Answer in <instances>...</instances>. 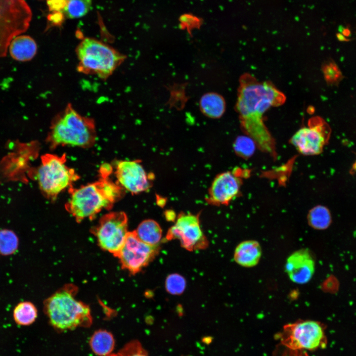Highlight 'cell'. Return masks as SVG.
<instances>
[{
  "label": "cell",
  "instance_id": "44dd1931",
  "mask_svg": "<svg viewBox=\"0 0 356 356\" xmlns=\"http://www.w3.org/2000/svg\"><path fill=\"white\" fill-rule=\"evenodd\" d=\"M13 315L15 322L18 325L28 326L36 320L38 312L33 304L29 302H23L16 306Z\"/></svg>",
  "mask_w": 356,
  "mask_h": 356
},
{
  "label": "cell",
  "instance_id": "9c48e42d",
  "mask_svg": "<svg viewBox=\"0 0 356 356\" xmlns=\"http://www.w3.org/2000/svg\"><path fill=\"white\" fill-rule=\"evenodd\" d=\"M91 231L96 237L100 248L116 257L129 232L127 216L122 211L105 214Z\"/></svg>",
  "mask_w": 356,
  "mask_h": 356
},
{
  "label": "cell",
  "instance_id": "cb8c5ba5",
  "mask_svg": "<svg viewBox=\"0 0 356 356\" xmlns=\"http://www.w3.org/2000/svg\"><path fill=\"white\" fill-rule=\"evenodd\" d=\"M257 144L255 141L247 135L238 136L233 143V149L238 156L248 158L255 152Z\"/></svg>",
  "mask_w": 356,
  "mask_h": 356
},
{
  "label": "cell",
  "instance_id": "ac0fdd59",
  "mask_svg": "<svg viewBox=\"0 0 356 356\" xmlns=\"http://www.w3.org/2000/svg\"><path fill=\"white\" fill-rule=\"evenodd\" d=\"M89 344L91 350L96 355L107 356L112 353L114 349L115 339L110 332L99 329L92 335Z\"/></svg>",
  "mask_w": 356,
  "mask_h": 356
},
{
  "label": "cell",
  "instance_id": "ba28073f",
  "mask_svg": "<svg viewBox=\"0 0 356 356\" xmlns=\"http://www.w3.org/2000/svg\"><path fill=\"white\" fill-rule=\"evenodd\" d=\"M31 19L25 0H0V58L6 55L12 40L28 29Z\"/></svg>",
  "mask_w": 356,
  "mask_h": 356
},
{
  "label": "cell",
  "instance_id": "484cf974",
  "mask_svg": "<svg viewBox=\"0 0 356 356\" xmlns=\"http://www.w3.org/2000/svg\"><path fill=\"white\" fill-rule=\"evenodd\" d=\"M165 287L168 293L173 295H180L185 289L186 280L179 274L172 273L166 278Z\"/></svg>",
  "mask_w": 356,
  "mask_h": 356
},
{
  "label": "cell",
  "instance_id": "5bb4252c",
  "mask_svg": "<svg viewBox=\"0 0 356 356\" xmlns=\"http://www.w3.org/2000/svg\"><path fill=\"white\" fill-rule=\"evenodd\" d=\"M241 180L233 172H225L218 175L209 190L207 200L215 205H227L239 194Z\"/></svg>",
  "mask_w": 356,
  "mask_h": 356
},
{
  "label": "cell",
  "instance_id": "30bf717a",
  "mask_svg": "<svg viewBox=\"0 0 356 356\" xmlns=\"http://www.w3.org/2000/svg\"><path fill=\"white\" fill-rule=\"evenodd\" d=\"M159 250V246L150 245L141 241L134 230L128 232L123 246L115 257L118 258L123 269L134 275L154 259Z\"/></svg>",
  "mask_w": 356,
  "mask_h": 356
},
{
  "label": "cell",
  "instance_id": "52a82bcc",
  "mask_svg": "<svg viewBox=\"0 0 356 356\" xmlns=\"http://www.w3.org/2000/svg\"><path fill=\"white\" fill-rule=\"evenodd\" d=\"M325 329V325L319 321L300 320L285 325L282 331L277 334V338L292 350L313 351L327 346Z\"/></svg>",
  "mask_w": 356,
  "mask_h": 356
},
{
  "label": "cell",
  "instance_id": "8fae6325",
  "mask_svg": "<svg viewBox=\"0 0 356 356\" xmlns=\"http://www.w3.org/2000/svg\"><path fill=\"white\" fill-rule=\"evenodd\" d=\"M330 134L327 123L320 117L315 116L309 120L307 126L302 127L293 135L290 142L301 154L317 155L322 151Z\"/></svg>",
  "mask_w": 356,
  "mask_h": 356
},
{
  "label": "cell",
  "instance_id": "9a60e30c",
  "mask_svg": "<svg viewBox=\"0 0 356 356\" xmlns=\"http://www.w3.org/2000/svg\"><path fill=\"white\" fill-rule=\"evenodd\" d=\"M285 268L293 282L298 284H306L312 279L314 272V260L308 249H300L288 257Z\"/></svg>",
  "mask_w": 356,
  "mask_h": 356
},
{
  "label": "cell",
  "instance_id": "2e32d148",
  "mask_svg": "<svg viewBox=\"0 0 356 356\" xmlns=\"http://www.w3.org/2000/svg\"><path fill=\"white\" fill-rule=\"evenodd\" d=\"M262 255V249L259 243L255 240H249L240 242L236 247L233 258L239 265L251 267L259 262Z\"/></svg>",
  "mask_w": 356,
  "mask_h": 356
},
{
  "label": "cell",
  "instance_id": "ffe728a7",
  "mask_svg": "<svg viewBox=\"0 0 356 356\" xmlns=\"http://www.w3.org/2000/svg\"><path fill=\"white\" fill-rule=\"evenodd\" d=\"M200 107L206 116L211 118H219L225 111V102L220 94L215 92L208 93L202 96Z\"/></svg>",
  "mask_w": 356,
  "mask_h": 356
},
{
  "label": "cell",
  "instance_id": "d6986e66",
  "mask_svg": "<svg viewBox=\"0 0 356 356\" xmlns=\"http://www.w3.org/2000/svg\"><path fill=\"white\" fill-rule=\"evenodd\" d=\"M134 231L141 241L150 245L159 246L161 241L162 228L159 223L153 220L143 221Z\"/></svg>",
  "mask_w": 356,
  "mask_h": 356
},
{
  "label": "cell",
  "instance_id": "4316f807",
  "mask_svg": "<svg viewBox=\"0 0 356 356\" xmlns=\"http://www.w3.org/2000/svg\"><path fill=\"white\" fill-rule=\"evenodd\" d=\"M179 27L182 29H186L190 34L194 29H198L202 24V20L191 14L185 13L179 18Z\"/></svg>",
  "mask_w": 356,
  "mask_h": 356
},
{
  "label": "cell",
  "instance_id": "277c9868",
  "mask_svg": "<svg viewBox=\"0 0 356 356\" xmlns=\"http://www.w3.org/2000/svg\"><path fill=\"white\" fill-rule=\"evenodd\" d=\"M96 138L93 119L81 115L69 103L52 120L46 140L51 149L65 145L89 148Z\"/></svg>",
  "mask_w": 356,
  "mask_h": 356
},
{
  "label": "cell",
  "instance_id": "6da1fadb",
  "mask_svg": "<svg viewBox=\"0 0 356 356\" xmlns=\"http://www.w3.org/2000/svg\"><path fill=\"white\" fill-rule=\"evenodd\" d=\"M235 108L241 129L262 150L275 156V141L264 121V115L271 107L283 105L285 94L269 81H259L248 73L239 80Z\"/></svg>",
  "mask_w": 356,
  "mask_h": 356
},
{
  "label": "cell",
  "instance_id": "5b68a950",
  "mask_svg": "<svg viewBox=\"0 0 356 356\" xmlns=\"http://www.w3.org/2000/svg\"><path fill=\"white\" fill-rule=\"evenodd\" d=\"M78 72L107 79L123 62L126 56L96 39L87 37L76 48Z\"/></svg>",
  "mask_w": 356,
  "mask_h": 356
},
{
  "label": "cell",
  "instance_id": "f1b7e54d",
  "mask_svg": "<svg viewBox=\"0 0 356 356\" xmlns=\"http://www.w3.org/2000/svg\"><path fill=\"white\" fill-rule=\"evenodd\" d=\"M112 172V168L108 164H103L100 168L99 173L101 178H106Z\"/></svg>",
  "mask_w": 356,
  "mask_h": 356
},
{
  "label": "cell",
  "instance_id": "e0dca14e",
  "mask_svg": "<svg viewBox=\"0 0 356 356\" xmlns=\"http://www.w3.org/2000/svg\"><path fill=\"white\" fill-rule=\"evenodd\" d=\"M9 50L13 59L25 62L31 60L35 56L37 45L35 40L30 36L19 35L11 42Z\"/></svg>",
  "mask_w": 356,
  "mask_h": 356
},
{
  "label": "cell",
  "instance_id": "603a6c76",
  "mask_svg": "<svg viewBox=\"0 0 356 356\" xmlns=\"http://www.w3.org/2000/svg\"><path fill=\"white\" fill-rule=\"evenodd\" d=\"M91 7V0H65L64 18L75 19L86 15Z\"/></svg>",
  "mask_w": 356,
  "mask_h": 356
},
{
  "label": "cell",
  "instance_id": "3957f363",
  "mask_svg": "<svg viewBox=\"0 0 356 356\" xmlns=\"http://www.w3.org/2000/svg\"><path fill=\"white\" fill-rule=\"evenodd\" d=\"M78 288L64 285L44 302V311L50 324L59 330L89 327L92 322L89 305L77 299Z\"/></svg>",
  "mask_w": 356,
  "mask_h": 356
},
{
  "label": "cell",
  "instance_id": "d4e9b609",
  "mask_svg": "<svg viewBox=\"0 0 356 356\" xmlns=\"http://www.w3.org/2000/svg\"><path fill=\"white\" fill-rule=\"evenodd\" d=\"M18 239L12 231L8 229L0 230V253L7 255L13 254L17 249Z\"/></svg>",
  "mask_w": 356,
  "mask_h": 356
},
{
  "label": "cell",
  "instance_id": "8992f818",
  "mask_svg": "<svg viewBox=\"0 0 356 356\" xmlns=\"http://www.w3.org/2000/svg\"><path fill=\"white\" fill-rule=\"evenodd\" d=\"M41 164L37 171L40 188L48 199L54 200L65 189L79 178L75 171L66 164V155L46 154L41 158Z\"/></svg>",
  "mask_w": 356,
  "mask_h": 356
},
{
  "label": "cell",
  "instance_id": "83f0119b",
  "mask_svg": "<svg viewBox=\"0 0 356 356\" xmlns=\"http://www.w3.org/2000/svg\"><path fill=\"white\" fill-rule=\"evenodd\" d=\"M119 356H148L139 342L133 340L128 343Z\"/></svg>",
  "mask_w": 356,
  "mask_h": 356
},
{
  "label": "cell",
  "instance_id": "7402d4cb",
  "mask_svg": "<svg viewBox=\"0 0 356 356\" xmlns=\"http://www.w3.org/2000/svg\"><path fill=\"white\" fill-rule=\"evenodd\" d=\"M308 221L309 225L314 229H326L331 222L330 213L328 209L323 206H315L309 211Z\"/></svg>",
  "mask_w": 356,
  "mask_h": 356
},
{
  "label": "cell",
  "instance_id": "7c38bea8",
  "mask_svg": "<svg viewBox=\"0 0 356 356\" xmlns=\"http://www.w3.org/2000/svg\"><path fill=\"white\" fill-rule=\"evenodd\" d=\"M166 239H178L181 246L192 251L204 249L208 246V241L200 225L198 215L181 213L175 224L169 229Z\"/></svg>",
  "mask_w": 356,
  "mask_h": 356
},
{
  "label": "cell",
  "instance_id": "4fadbf2b",
  "mask_svg": "<svg viewBox=\"0 0 356 356\" xmlns=\"http://www.w3.org/2000/svg\"><path fill=\"white\" fill-rule=\"evenodd\" d=\"M115 174L117 183L133 194L146 191L152 185L151 178L139 160L118 162Z\"/></svg>",
  "mask_w": 356,
  "mask_h": 356
},
{
  "label": "cell",
  "instance_id": "7a4b0ae2",
  "mask_svg": "<svg viewBox=\"0 0 356 356\" xmlns=\"http://www.w3.org/2000/svg\"><path fill=\"white\" fill-rule=\"evenodd\" d=\"M69 190L70 197L65 207L78 222L86 219L92 220L103 209H111L125 191L108 178H100L93 183Z\"/></svg>",
  "mask_w": 356,
  "mask_h": 356
}]
</instances>
